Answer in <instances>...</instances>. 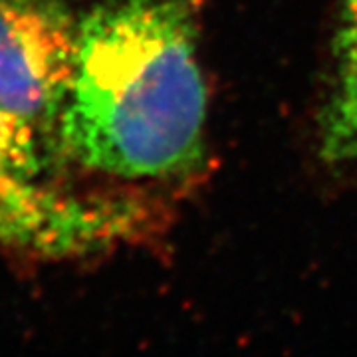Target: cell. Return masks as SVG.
<instances>
[{
	"mask_svg": "<svg viewBox=\"0 0 357 357\" xmlns=\"http://www.w3.org/2000/svg\"><path fill=\"white\" fill-rule=\"evenodd\" d=\"M335 84L319 121V153L357 175V0H345L335 42Z\"/></svg>",
	"mask_w": 357,
	"mask_h": 357,
	"instance_id": "4",
	"label": "cell"
},
{
	"mask_svg": "<svg viewBox=\"0 0 357 357\" xmlns=\"http://www.w3.org/2000/svg\"><path fill=\"white\" fill-rule=\"evenodd\" d=\"M147 201L72 189L48 173L42 131L0 107V246L76 260L133 244L153 229Z\"/></svg>",
	"mask_w": 357,
	"mask_h": 357,
	"instance_id": "2",
	"label": "cell"
},
{
	"mask_svg": "<svg viewBox=\"0 0 357 357\" xmlns=\"http://www.w3.org/2000/svg\"><path fill=\"white\" fill-rule=\"evenodd\" d=\"M197 24V0H109L82 16L52 128L60 151L121 181L203 169L208 89Z\"/></svg>",
	"mask_w": 357,
	"mask_h": 357,
	"instance_id": "1",
	"label": "cell"
},
{
	"mask_svg": "<svg viewBox=\"0 0 357 357\" xmlns=\"http://www.w3.org/2000/svg\"><path fill=\"white\" fill-rule=\"evenodd\" d=\"M64 0H0V107L40 131L54 128L76 58Z\"/></svg>",
	"mask_w": 357,
	"mask_h": 357,
	"instance_id": "3",
	"label": "cell"
}]
</instances>
